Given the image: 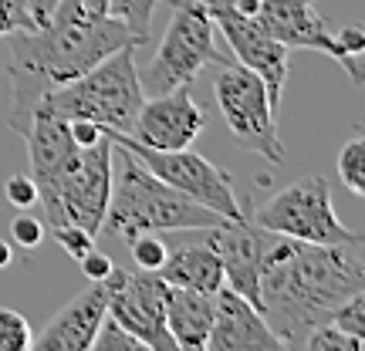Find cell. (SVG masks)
Here are the masks:
<instances>
[{
	"mask_svg": "<svg viewBox=\"0 0 365 351\" xmlns=\"http://www.w3.org/2000/svg\"><path fill=\"white\" fill-rule=\"evenodd\" d=\"M122 48H139L129 27L108 14L85 11L81 0H58L38 31H14L0 38V75H7L11 85L7 125L24 135L48 91L75 81Z\"/></svg>",
	"mask_w": 365,
	"mask_h": 351,
	"instance_id": "obj_1",
	"label": "cell"
},
{
	"mask_svg": "<svg viewBox=\"0 0 365 351\" xmlns=\"http://www.w3.org/2000/svg\"><path fill=\"white\" fill-rule=\"evenodd\" d=\"M362 243L328 247L277 236L261 267V314L284 348H301L312 328L325 325L341 300L365 290Z\"/></svg>",
	"mask_w": 365,
	"mask_h": 351,
	"instance_id": "obj_2",
	"label": "cell"
},
{
	"mask_svg": "<svg viewBox=\"0 0 365 351\" xmlns=\"http://www.w3.org/2000/svg\"><path fill=\"white\" fill-rule=\"evenodd\" d=\"M217 223H223L220 213L200 206L196 199L166 186L139 159L115 145L112 193L102 226H108L122 240H132L139 234H166V230H210Z\"/></svg>",
	"mask_w": 365,
	"mask_h": 351,
	"instance_id": "obj_3",
	"label": "cell"
},
{
	"mask_svg": "<svg viewBox=\"0 0 365 351\" xmlns=\"http://www.w3.org/2000/svg\"><path fill=\"white\" fill-rule=\"evenodd\" d=\"M139 48H122L108 54L105 61L78 75L68 85L51 88L38 102V108H48L61 118H88L108 132H129L135 125V115L145 102L139 65H135Z\"/></svg>",
	"mask_w": 365,
	"mask_h": 351,
	"instance_id": "obj_4",
	"label": "cell"
},
{
	"mask_svg": "<svg viewBox=\"0 0 365 351\" xmlns=\"http://www.w3.org/2000/svg\"><path fill=\"white\" fill-rule=\"evenodd\" d=\"M112 159L115 145L112 139H98L88 149H78V156L48 179H38V199L44 206V226H85L88 234H98L108 209L112 193Z\"/></svg>",
	"mask_w": 365,
	"mask_h": 351,
	"instance_id": "obj_5",
	"label": "cell"
},
{
	"mask_svg": "<svg viewBox=\"0 0 365 351\" xmlns=\"http://www.w3.org/2000/svg\"><path fill=\"white\" fill-rule=\"evenodd\" d=\"M250 220L277 236H291L304 243H328V247L362 243V234L349 230L339 220L331 189L322 176H301L287 182L284 189H277L267 203L250 213Z\"/></svg>",
	"mask_w": 365,
	"mask_h": 351,
	"instance_id": "obj_6",
	"label": "cell"
},
{
	"mask_svg": "<svg viewBox=\"0 0 365 351\" xmlns=\"http://www.w3.org/2000/svg\"><path fill=\"white\" fill-rule=\"evenodd\" d=\"M213 98H217L223 125L237 145L267 159L271 166L284 162V142L277 135V112L267 98L264 81L250 68L223 58L217 81H213Z\"/></svg>",
	"mask_w": 365,
	"mask_h": 351,
	"instance_id": "obj_7",
	"label": "cell"
},
{
	"mask_svg": "<svg viewBox=\"0 0 365 351\" xmlns=\"http://www.w3.org/2000/svg\"><path fill=\"white\" fill-rule=\"evenodd\" d=\"M220 61L223 58L213 44V21L203 0H173V21L139 81L145 95H163L180 85H190L207 65H220Z\"/></svg>",
	"mask_w": 365,
	"mask_h": 351,
	"instance_id": "obj_8",
	"label": "cell"
},
{
	"mask_svg": "<svg viewBox=\"0 0 365 351\" xmlns=\"http://www.w3.org/2000/svg\"><path fill=\"white\" fill-rule=\"evenodd\" d=\"M105 139H112V145L125 149L129 156H135L145 169L159 176V179L180 189L182 196L196 199L200 206L220 213L223 220H237L244 216V209L234 196V179L230 172H223L217 162H210L207 156H200L193 149H149V145L135 142L129 132H108L102 129Z\"/></svg>",
	"mask_w": 365,
	"mask_h": 351,
	"instance_id": "obj_9",
	"label": "cell"
},
{
	"mask_svg": "<svg viewBox=\"0 0 365 351\" xmlns=\"http://www.w3.org/2000/svg\"><path fill=\"white\" fill-rule=\"evenodd\" d=\"M105 314L143 341L145 351H176L166 331V281L156 271H112Z\"/></svg>",
	"mask_w": 365,
	"mask_h": 351,
	"instance_id": "obj_10",
	"label": "cell"
},
{
	"mask_svg": "<svg viewBox=\"0 0 365 351\" xmlns=\"http://www.w3.org/2000/svg\"><path fill=\"white\" fill-rule=\"evenodd\" d=\"M203 7H207L213 27L223 31V38H227L237 61L244 68H250L264 81L267 98H271L274 112H277L281 98H284V81H287V48L281 41H274L254 17L237 14L227 0H203Z\"/></svg>",
	"mask_w": 365,
	"mask_h": 351,
	"instance_id": "obj_11",
	"label": "cell"
},
{
	"mask_svg": "<svg viewBox=\"0 0 365 351\" xmlns=\"http://www.w3.org/2000/svg\"><path fill=\"white\" fill-rule=\"evenodd\" d=\"M254 21H257L274 41H281L284 48H312V51H322V54H328V58H335V61L349 71L352 85H365L362 61H355V58L345 54L339 38L328 31V24L322 21V14L314 11V0H261Z\"/></svg>",
	"mask_w": 365,
	"mask_h": 351,
	"instance_id": "obj_12",
	"label": "cell"
},
{
	"mask_svg": "<svg viewBox=\"0 0 365 351\" xmlns=\"http://www.w3.org/2000/svg\"><path fill=\"white\" fill-rule=\"evenodd\" d=\"M213 250L220 253L223 263V284L234 287L240 298H247L257 311H261V267L271 243L277 234L264 230L250 216H237V220H223L217 226L203 230Z\"/></svg>",
	"mask_w": 365,
	"mask_h": 351,
	"instance_id": "obj_13",
	"label": "cell"
},
{
	"mask_svg": "<svg viewBox=\"0 0 365 351\" xmlns=\"http://www.w3.org/2000/svg\"><path fill=\"white\" fill-rule=\"evenodd\" d=\"M207 129V115L200 112L186 85L163 95H145L129 135L149 149H190Z\"/></svg>",
	"mask_w": 365,
	"mask_h": 351,
	"instance_id": "obj_14",
	"label": "cell"
},
{
	"mask_svg": "<svg viewBox=\"0 0 365 351\" xmlns=\"http://www.w3.org/2000/svg\"><path fill=\"white\" fill-rule=\"evenodd\" d=\"M284 341L271 331L264 314L240 298L234 287L223 284L213 294V328H210L207 351H281Z\"/></svg>",
	"mask_w": 365,
	"mask_h": 351,
	"instance_id": "obj_15",
	"label": "cell"
},
{
	"mask_svg": "<svg viewBox=\"0 0 365 351\" xmlns=\"http://www.w3.org/2000/svg\"><path fill=\"white\" fill-rule=\"evenodd\" d=\"M108 308V287L105 281H88L61 311L54 314L41 335L31 338V348L38 351H91V338L98 335Z\"/></svg>",
	"mask_w": 365,
	"mask_h": 351,
	"instance_id": "obj_16",
	"label": "cell"
},
{
	"mask_svg": "<svg viewBox=\"0 0 365 351\" xmlns=\"http://www.w3.org/2000/svg\"><path fill=\"white\" fill-rule=\"evenodd\" d=\"M213 328V294L190 287H166V331L176 351H207Z\"/></svg>",
	"mask_w": 365,
	"mask_h": 351,
	"instance_id": "obj_17",
	"label": "cell"
},
{
	"mask_svg": "<svg viewBox=\"0 0 365 351\" xmlns=\"http://www.w3.org/2000/svg\"><path fill=\"white\" fill-rule=\"evenodd\" d=\"M156 273L173 287H190V290H203V294H217L223 287L220 253L213 250L210 240L176 247L173 253H166V261Z\"/></svg>",
	"mask_w": 365,
	"mask_h": 351,
	"instance_id": "obj_18",
	"label": "cell"
},
{
	"mask_svg": "<svg viewBox=\"0 0 365 351\" xmlns=\"http://www.w3.org/2000/svg\"><path fill=\"white\" fill-rule=\"evenodd\" d=\"M153 11H156V0H108L105 14L115 17L132 31V38L139 41L143 48L149 41V21H153Z\"/></svg>",
	"mask_w": 365,
	"mask_h": 351,
	"instance_id": "obj_19",
	"label": "cell"
},
{
	"mask_svg": "<svg viewBox=\"0 0 365 351\" xmlns=\"http://www.w3.org/2000/svg\"><path fill=\"white\" fill-rule=\"evenodd\" d=\"M339 176L352 196L365 193V135L355 132L349 142L339 149Z\"/></svg>",
	"mask_w": 365,
	"mask_h": 351,
	"instance_id": "obj_20",
	"label": "cell"
},
{
	"mask_svg": "<svg viewBox=\"0 0 365 351\" xmlns=\"http://www.w3.org/2000/svg\"><path fill=\"white\" fill-rule=\"evenodd\" d=\"M301 348H308V351H365V338H355V335H349V331H341V328L325 321V325L312 328V331L304 335Z\"/></svg>",
	"mask_w": 365,
	"mask_h": 351,
	"instance_id": "obj_21",
	"label": "cell"
},
{
	"mask_svg": "<svg viewBox=\"0 0 365 351\" xmlns=\"http://www.w3.org/2000/svg\"><path fill=\"white\" fill-rule=\"evenodd\" d=\"M31 338H34V331L24 314L14 308H0V351H27Z\"/></svg>",
	"mask_w": 365,
	"mask_h": 351,
	"instance_id": "obj_22",
	"label": "cell"
},
{
	"mask_svg": "<svg viewBox=\"0 0 365 351\" xmlns=\"http://www.w3.org/2000/svg\"><path fill=\"white\" fill-rule=\"evenodd\" d=\"M328 325L341 328V331H349L355 338H365V290L352 294L349 300H341L339 308L328 314Z\"/></svg>",
	"mask_w": 365,
	"mask_h": 351,
	"instance_id": "obj_23",
	"label": "cell"
},
{
	"mask_svg": "<svg viewBox=\"0 0 365 351\" xmlns=\"http://www.w3.org/2000/svg\"><path fill=\"white\" fill-rule=\"evenodd\" d=\"M91 348H95V351H145L143 341L135 338V335H129L122 325H115L108 314H105L98 335L91 338Z\"/></svg>",
	"mask_w": 365,
	"mask_h": 351,
	"instance_id": "obj_24",
	"label": "cell"
},
{
	"mask_svg": "<svg viewBox=\"0 0 365 351\" xmlns=\"http://www.w3.org/2000/svg\"><path fill=\"white\" fill-rule=\"evenodd\" d=\"M129 253H132V263H135V267H143V271H159L170 250H166V243H163L156 234H139L129 240Z\"/></svg>",
	"mask_w": 365,
	"mask_h": 351,
	"instance_id": "obj_25",
	"label": "cell"
},
{
	"mask_svg": "<svg viewBox=\"0 0 365 351\" xmlns=\"http://www.w3.org/2000/svg\"><path fill=\"white\" fill-rule=\"evenodd\" d=\"M51 236L61 243V250H65L71 261H81L88 250H95V234H88L85 226H51Z\"/></svg>",
	"mask_w": 365,
	"mask_h": 351,
	"instance_id": "obj_26",
	"label": "cell"
},
{
	"mask_svg": "<svg viewBox=\"0 0 365 351\" xmlns=\"http://www.w3.org/2000/svg\"><path fill=\"white\" fill-rule=\"evenodd\" d=\"M14 31H38V24L24 0H0V38H7Z\"/></svg>",
	"mask_w": 365,
	"mask_h": 351,
	"instance_id": "obj_27",
	"label": "cell"
},
{
	"mask_svg": "<svg viewBox=\"0 0 365 351\" xmlns=\"http://www.w3.org/2000/svg\"><path fill=\"white\" fill-rule=\"evenodd\" d=\"M44 234H48V226H44V220H38V216H14L11 220V236L17 247L24 250H38L41 243H44Z\"/></svg>",
	"mask_w": 365,
	"mask_h": 351,
	"instance_id": "obj_28",
	"label": "cell"
},
{
	"mask_svg": "<svg viewBox=\"0 0 365 351\" xmlns=\"http://www.w3.org/2000/svg\"><path fill=\"white\" fill-rule=\"evenodd\" d=\"M4 193H7V199H11L17 209H31L38 203V186H34V179H31V176H21V172H14L11 179H7Z\"/></svg>",
	"mask_w": 365,
	"mask_h": 351,
	"instance_id": "obj_29",
	"label": "cell"
},
{
	"mask_svg": "<svg viewBox=\"0 0 365 351\" xmlns=\"http://www.w3.org/2000/svg\"><path fill=\"white\" fill-rule=\"evenodd\" d=\"M339 44L345 48V54L349 58H355V61H362L365 58V31L359 24H349V27H339Z\"/></svg>",
	"mask_w": 365,
	"mask_h": 351,
	"instance_id": "obj_30",
	"label": "cell"
},
{
	"mask_svg": "<svg viewBox=\"0 0 365 351\" xmlns=\"http://www.w3.org/2000/svg\"><path fill=\"white\" fill-rule=\"evenodd\" d=\"M78 263H81V273H85L88 281H105L108 273L115 271V267H112V261H108L105 253H98V250H88Z\"/></svg>",
	"mask_w": 365,
	"mask_h": 351,
	"instance_id": "obj_31",
	"label": "cell"
},
{
	"mask_svg": "<svg viewBox=\"0 0 365 351\" xmlns=\"http://www.w3.org/2000/svg\"><path fill=\"white\" fill-rule=\"evenodd\" d=\"M27 11H31V17H34V24H44L48 17L54 14V7H58V0H24Z\"/></svg>",
	"mask_w": 365,
	"mask_h": 351,
	"instance_id": "obj_32",
	"label": "cell"
},
{
	"mask_svg": "<svg viewBox=\"0 0 365 351\" xmlns=\"http://www.w3.org/2000/svg\"><path fill=\"white\" fill-rule=\"evenodd\" d=\"M11 263H14L11 243H7V240H0V271H4V267H11Z\"/></svg>",
	"mask_w": 365,
	"mask_h": 351,
	"instance_id": "obj_33",
	"label": "cell"
},
{
	"mask_svg": "<svg viewBox=\"0 0 365 351\" xmlns=\"http://www.w3.org/2000/svg\"><path fill=\"white\" fill-rule=\"evenodd\" d=\"M85 4V11L91 14H105V7H108V0H81Z\"/></svg>",
	"mask_w": 365,
	"mask_h": 351,
	"instance_id": "obj_34",
	"label": "cell"
}]
</instances>
